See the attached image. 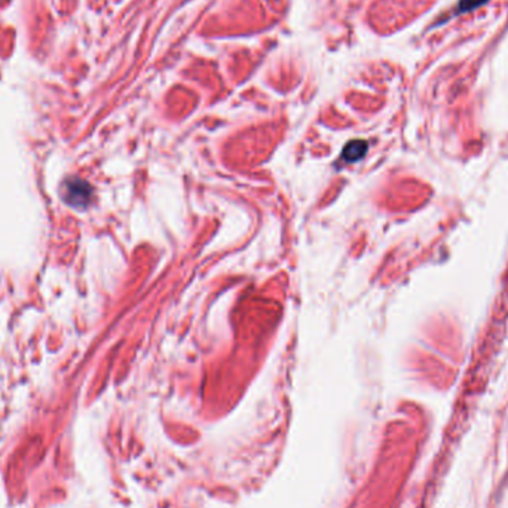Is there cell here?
<instances>
[{"instance_id":"2","label":"cell","mask_w":508,"mask_h":508,"mask_svg":"<svg viewBox=\"0 0 508 508\" xmlns=\"http://www.w3.org/2000/svg\"><path fill=\"white\" fill-rule=\"evenodd\" d=\"M367 153V143L364 140L349 142L344 149V160L348 162H357Z\"/></svg>"},{"instance_id":"3","label":"cell","mask_w":508,"mask_h":508,"mask_svg":"<svg viewBox=\"0 0 508 508\" xmlns=\"http://www.w3.org/2000/svg\"><path fill=\"white\" fill-rule=\"evenodd\" d=\"M488 2V0H461V3L458 6V12H468L473 8H477L482 3Z\"/></svg>"},{"instance_id":"1","label":"cell","mask_w":508,"mask_h":508,"mask_svg":"<svg viewBox=\"0 0 508 508\" xmlns=\"http://www.w3.org/2000/svg\"><path fill=\"white\" fill-rule=\"evenodd\" d=\"M66 190L67 203L73 205H83L90 198V187L85 185L81 180H75V182H69Z\"/></svg>"}]
</instances>
